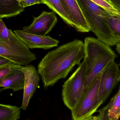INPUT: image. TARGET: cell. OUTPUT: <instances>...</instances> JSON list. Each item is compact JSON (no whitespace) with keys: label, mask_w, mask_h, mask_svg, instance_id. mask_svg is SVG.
I'll return each instance as SVG.
<instances>
[{"label":"cell","mask_w":120,"mask_h":120,"mask_svg":"<svg viewBox=\"0 0 120 120\" xmlns=\"http://www.w3.org/2000/svg\"><path fill=\"white\" fill-rule=\"evenodd\" d=\"M45 4L58 14L66 24L75 29V26L63 7L61 0H44Z\"/></svg>","instance_id":"cell-15"},{"label":"cell","mask_w":120,"mask_h":120,"mask_svg":"<svg viewBox=\"0 0 120 120\" xmlns=\"http://www.w3.org/2000/svg\"><path fill=\"white\" fill-rule=\"evenodd\" d=\"M116 45V50H117V52L118 53V54H120V42L117 43V44Z\"/></svg>","instance_id":"cell-25"},{"label":"cell","mask_w":120,"mask_h":120,"mask_svg":"<svg viewBox=\"0 0 120 120\" xmlns=\"http://www.w3.org/2000/svg\"><path fill=\"white\" fill-rule=\"evenodd\" d=\"M84 56V45L75 39L51 51L40 61L38 72L45 88L53 86L65 78Z\"/></svg>","instance_id":"cell-1"},{"label":"cell","mask_w":120,"mask_h":120,"mask_svg":"<svg viewBox=\"0 0 120 120\" xmlns=\"http://www.w3.org/2000/svg\"><path fill=\"white\" fill-rule=\"evenodd\" d=\"M13 32L11 30L7 28L3 20L0 19V41H9Z\"/></svg>","instance_id":"cell-19"},{"label":"cell","mask_w":120,"mask_h":120,"mask_svg":"<svg viewBox=\"0 0 120 120\" xmlns=\"http://www.w3.org/2000/svg\"><path fill=\"white\" fill-rule=\"evenodd\" d=\"M14 34L29 49L48 50L58 45L60 41L49 36H40L25 32L23 30L13 31Z\"/></svg>","instance_id":"cell-10"},{"label":"cell","mask_w":120,"mask_h":120,"mask_svg":"<svg viewBox=\"0 0 120 120\" xmlns=\"http://www.w3.org/2000/svg\"><path fill=\"white\" fill-rule=\"evenodd\" d=\"M2 87H0V92H1L2 91H3L5 89V88H1Z\"/></svg>","instance_id":"cell-26"},{"label":"cell","mask_w":120,"mask_h":120,"mask_svg":"<svg viewBox=\"0 0 120 120\" xmlns=\"http://www.w3.org/2000/svg\"><path fill=\"white\" fill-rule=\"evenodd\" d=\"M120 81L119 65L115 60L112 61L108 64L101 73L98 95L99 100L102 104Z\"/></svg>","instance_id":"cell-7"},{"label":"cell","mask_w":120,"mask_h":120,"mask_svg":"<svg viewBox=\"0 0 120 120\" xmlns=\"http://www.w3.org/2000/svg\"><path fill=\"white\" fill-rule=\"evenodd\" d=\"M86 65L83 61L62 86V97L64 104L74 109L81 99L86 79Z\"/></svg>","instance_id":"cell-4"},{"label":"cell","mask_w":120,"mask_h":120,"mask_svg":"<svg viewBox=\"0 0 120 120\" xmlns=\"http://www.w3.org/2000/svg\"><path fill=\"white\" fill-rule=\"evenodd\" d=\"M103 8L111 15L120 17V9L118 8L111 0H90Z\"/></svg>","instance_id":"cell-18"},{"label":"cell","mask_w":120,"mask_h":120,"mask_svg":"<svg viewBox=\"0 0 120 120\" xmlns=\"http://www.w3.org/2000/svg\"><path fill=\"white\" fill-rule=\"evenodd\" d=\"M109 29L117 43L120 42V17L111 15L108 20Z\"/></svg>","instance_id":"cell-17"},{"label":"cell","mask_w":120,"mask_h":120,"mask_svg":"<svg viewBox=\"0 0 120 120\" xmlns=\"http://www.w3.org/2000/svg\"><path fill=\"white\" fill-rule=\"evenodd\" d=\"M89 26L99 41L110 46L117 42L111 34L108 23L110 14L90 0H77Z\"/></svg>","instance_id":"cell-3"},{"label":"cell","mask_w":120,"mask_h":120,"mask_svg":"<svg viewBox=\"0 0 120 120\" xmlns=\"http://www.w3.org/2000/svg\"><path fill=\"white\" fill-rule=\"evenodd\" d=\"M83 120H100L97 116H92Z\"/></svg>","instance_id":"cell-24"},{"label":"cell","mask_w":120,"mask_h":120,"mask_svg":"<svg viewBox=\"0 0 120 120\" xmlns=\"http://www.w3.org/2000/svg\"><path fill=\"white\" fill-rule=\"evenodd\" d=\"M111 0L116 7L120 9V0Z\"/></svg>","instance_id":"cell-23"},{"label":"cell","mask_w":120,"mask_h":120,"mask_svg":"<svg viewBox=\"0 0 120 120\" xmlns=\"http://www.w3.org/2000/svg\"><path fill=\"white\" fill-rule=\"evenodd\" d=\"M58 22V19L53 11H44L37 17H34L32 23L24 26L25 32L40 36H46L51 31Z\"/></svg>","instance_id":"cell-8"},{"label":"cell","mask_w":120,"mask_h":120,"mask_svg":"<svg viewBox=\"0 0 120 120\" xmlns=\"http://www.w3.org/2000/svg\"><path fill=\"white\" fill-rule=\"evenodd\" d=\"M22 66L18 65L12 68L10 72L4 78L0 84V87L11 89L14 91L24 89L25 75L19 68Z\"/></svg>","instance_id":"cell-12"},{"label":"cell","mask_w":120,"mask_h":120,"mask_svg":"<svg viewBox=\"0 0 120 120\" xmlns=\"http://www.w3.org/2000/svg\"><path fill=\"white\" fill-rule=\"evenodd\" d=\"M24 10L16 0H0V19L16 16Z\"/></svg>","instance_id":"cell-14"},{"label":"cell","mask_w":120,"mask_h":120,"mask_svg":"<svg viewBox=\"0 0 120 120\" xmlns=\"http://www.w3.org/2000/svg\"><path fill=\"white\" fill-rule=\"evenodd\" d=\"M0 56L22 66L29 64L37 59L35 54L13 32L9 41H0Z\"/></svg>","instance_id":"cell-5"},{"label":"cell","mask_w":120,"mask_h":120,"mask_svg":"<svg viewBox=\"0 0 120 120\" xmlns=\"http://www.w3.org/2000/svg\"><path fill=\"white\" fill-rule=\"evenodd\" d=\"M84 43V60L86 63V73L82 96L94 78L101 72L108 64L115 60L118 57L110 46L98 39L87 37L85 38Z\"/></svg>","instance_id":"cell-2"},{"label":"cell","mask_w":120,"mask_h":120,"mask_svg":"<svg viewBox=\"0 0 120 120\" xmlns=\"http://www.w3.org/2000/svg\"><path fill=\"white\" fill-rule=\"evenodd\" d=\"M20 109L15 106L0 104V120H17L20 118Z\"/></svg>","instance_id":"cell-16"},{"label":"cell","mask_w":120,"mask_h":120,"mask_svg":"<svg viewBox=\"0 0 120 120\" xmlns=\"http://www.w3.org/2000/svg\"><path fill=\"white\" fill-rule=\"evenodd\" d=\"M17 65L15 64L0 67V84L4 78L10 72L12 68Z\"/></svg>","instance_id":"cell-21"},{"label":"cell","mask_w":120,"mask_h":120,"mask_svg":"<svg viewBox=\"0 0 120 120\" xmlns=\"http://www.w3.org/2000/svg\"><path fill=\"white\" fill-rule=\"evenodd\" d=\"M20 6L24 8L36 4H45L44 0H16Z\"/></svg>","instance_id":"cell-20"},{"label":"cell","mask_w":120,"mask_h":120,"mask_svg":"<svg viewBox=\"0 0 120 120\" xmlns=\"http://www.w3.org/2000/svg\"><path fill=\"white\" fill-rule=\"evenodd\" d=\"M15 64V63L11 61L0 56V67L7 65H12V64Z\"/></svg>","instance_id":"cell-22"},{"label":"cell","mask_w":120,"mask_h":120,"mask_svg":"<svg viewBox=\"0 0 120 120\" xmlns=\"http://www.w3.org/2000/svg\"><path fill=\"white\" fill-rule=\"evenodd\" d=\"M100 120H119L120 116V89L109 103L99 111Z\"/></svg>","instance_id":"cell-13"},{"label":"cell","mask_w":120,"mask_h":120,"mask_svg":"<svg viewBox=\"0 0 120 120\" xmlns=\"http://www.w3.org/2000/svg\"><path fill=\"white\" fill-rule=\"evenodd\" d=\"M100 76L101 73L92 81L76 107L71 110L73 120H83L92 116L102 104L98 95Z\"/></svg>","instance_id":"cell-6"},{"label":"cell","mask_w":120,"mask_h":120,"mask_svg":"<svg viewBox=\"0 0 120 120\" xmlns=\"http://www.w3.org/2000/svg\"><path fill=\"white\" fill-rule=\"evenodd\" d=\"M19 69L23 72L25 75L23 100L20 109L26 110L30 99L39 86L40 75L38 71L32 65L22 66Z\"/></svg>","instance_id":"cell-9"},{"label":"cell","mask_w":120,"mask_h":120,"mask_svg":"<svg viewBox=\"0 0 120 120\" xmlns=\"http://www.w3.org/2000/svg\"><path fill=\"white\" fill-rule=\"evenodd\" d=\"M63 7L79 32L86 33L90 31L89 24L77 0H61Z\"/></svg>","instance_id":"cell-11"}]
</instances>
